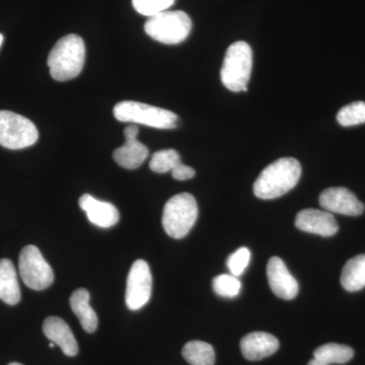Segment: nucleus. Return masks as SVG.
Listing matches in <instances>:
<instances>
[{"label": "nucleus", "mask_w": 365, "mask_h": 365, "mask_svg": "<svg viewBox=\"0 0 365 365\" xmlns=\"http://www.w3.org/2000/svg\"><path fill=\"white\" fill-rule=\"evenodd\" d=\"M267 277L271 290L282 299H294L299 294V283L288 271L284 262L278 257H272L267 264Z\"/></svg>", "instance_id": "nucleus-13"}, {"label": "nucleus", "mask_w": 365, "mask_h": 365, "mask_svg": "<svg viewBox=\"0 0 365 365\" xmlns=\"http://www.w3.org/2000/svg\"><path fill=\"white\" fill-rule=\"evenodd\" d=\"M295 227L302 232L327 237L335 235L339 230V225L332 213L318 209L299 211L295 217Z\"/></svg>", "instance_id": "nucleus-12"}, {"label": "nucleus", "mask_w": 365, "mask_h": 365, "mask_svg": "<svg viewBox=\"0 0 365 365\" xmlns=\"http://www.w3.org/2000/svg\"><path fill=\"white\" fill-rule=\"evenodd\" d=\"M79 207L85 211L88 220L98 227H114L120 220L119 211L113 204L98 200L90 194L79 198Z\"/></svg>", "instance_id": "nucleus-14"}, {"label": "nucleus", "mask_w": 365, "mask_h": 365, "mask_svg": "<svg viewBox=\"0 0 365 365\" xmlns=\"http://www.w3.org/2000/svg\"><path fill=\"white\" fill-rule=\"evenodd\" d=\"M197 217L198 206L196 199L189 193L177 194L165 203L163 227L170 237L182 239L194 227Z\"/></svg>", "instance_id": "nucleus-5"}, {"label": "nucleus", "mask_w": 365, "mask_h": 365, "mask_svg": "<svg viewBox=\"0 0 365 365\" xmlns=\"http://www.w3.org/2000/svg\"><path fill=\"white\" fill-rule=\"evenodd\" d=\"M43 332L55 345L61 348L62 352L67 356H76L78 352V345L71 329L66 322L58 317H49L43 324Z\"/></svg>", "instance_id": "nucleus-16"}, {"label": "nucleus", "mask_w": 365, "mask_h": 365, "mask_svg": "<svg viewBox=\"0 0 365 365\" xmlns=\"http://www.w3.org/2000/svg\"><path fill=\"white\" fill-rule=\"evenodd\" d=\"M90 292L85 288H79L71 297L72 312L78 317L83 330L93 333L98 328V316L90 304Z\"/></svg>", "instance_id": "nucleus-18"}, {"label": "nucleus", "mask_w": 365, "mask_h": 365, "mask_svg": "<svg viewBox=\"0 0 365 365\" xmlns=\"http://www.w3.org/2000/svg\"><path fill=\"white\" fill-rule=\"evenodd\" d=\"M337 121L344 127L365 123V103L354 102L345 106L338 113Z\"/></svg>", "instance_id": "nucleus-24"}, {"label": "nucleus", "mask_w": 365, "mask_h": 365, "mask_svg": "<svg viewBox=\"0 0 365 365\" xmlns=\"http://www.w3.org/2000/svg\"><path fill=\"white\" fill-rule=\"evenodd\" d=\"M19 270L21 279L31 289L44 290L54 281L51 266L45 260L40 250L32 245L21 250Z\"/></svg>", "instance_id": "nucleus-8"}, {"label": "nucleus", "mask_w": 365, "mask_h": 365, "mask_svg": "<svg viewBox=\"0 0 365 365\" xmlns=\"http://www.w3.org/2000/svg\"><path fill=\"white\" fill-rule=\"evenodd\" d=\"M196 172L193 168L180 163L179 165L172 170V176L178 181H186V180L192 179L195 176Z\"/></svg>", "instance_id": "nucleus-27"}, {"label": "nucleus", "mask_w": 365, "mask_h": 365, "mask_svg": "<svg viewBox=\"0 0 365 365\" xmlns=\"http://www.w3.org/2000/svg\"><path fill=\"white\" fill-rule=\"evenodd\" d=\"M39 132L28 118L11 111H0V145L23 150L37 143Z\"/></svg>", "instance_id": "nucleus-7"}, {"label": "nucleus", "mask_w": 365, "mask_h": 365, "mask_svg": "<svg viewBox=\"0 0 365 365\" xmlns=\"http://www.w3.org/2000/svg\"><path fill=\"white\" fill-rule=\"evenodd\" d=\"M49 346H50V348H53V347H54L55 344H54V343L51 342V343H50Z\"/></svg>", "instance_id": "nucleus-30"}, {"label": "nucleus", "mask_w": 365, "mask_h": 365, "mask_svg": "<svg viewBox=\"0 0 365 365\" xmlns=\"http://www.w3.org/2000/svg\"><path fill=\"white\" fill-rule=\"evenodd\" d=\"M251 261V252L246 247L237 249L228 257L227 265L230 274L234 276H241L248 267Z\"/></svg>", "instance_id": "nucleus-26"}, {"label": "nucleus", "mask_w": 365, "mask_h": 365, "mask_svg": "<svg viewBox=\"0 0 365 365\" xmlns=\"http://www.w3.org/2000/svg\"><path fill=\"white\" fill-rule=\"evenodd\" d=\"M181 162L179 153L175 150H163L153 153L150 163V170L158 174L172 172Z\"/></svg>", "instance_id": "nucleus-22"}, {"label": "nucleus", "mask_w": 365, "mask_h": 365, "mask_svg": "<svg viewBox=\"0 0 365 365\" xmlns=\"http://www.w3.org/2000/svg\"><path fill=\"white\" fill-rule=\"evenodd\" d=\"M354 356V351L347 345L329 343L319 346L314 352V359L307 365L344 364Z\"/></svg>", "instance_id": "nucleus-19"}, {"label": "nucleus", "mask_w": 365, "mask_h": 365, "mask_svg": "<svg viewBox=\"0 0 365 365\" xmlns=\"http://www.w3.org/2000/svg\"><path fill=\"white\" fill-rule=\"evenodd\" d=\"M138 132L135 124L126 127L124 130L125 143L113 153L118 165L124 169L135 170L148 157V148L137 139Z\"/></svg>", "instance_id": "nucleus-11"}, {"label": "nucleus", "mask_w": 365, "mask_h": 365, "mask_svg": "<svg viewBox=\"0 0 365 365\" xmlns=\"http://www.w3.org/2000/svg\"><path fill=\"white\" fill-rule=\"evenodd\" d=\"M319 205L330 213L359 216L364 212V204L350 190L344 187H332L322 192Z\"/></svg>", "instance_id": "nucleus-10"}, {"label": "nucleus", "mask_w": 365, "mask_h": 365, "mask_svg": "<svg viewBox=\"0 0 365 365\" xmlns=\"http://www.w3.org/2000/svg\"><path fill=\"white\" fill-rule=\"evenodd\" d=\"M153 290V276L150 265L136 260L129 271L126 285V304L131 311H138L150 302Z\"/></svg>", "instance_id": "nucleus-9"}, {"label": "nucleus", "mask_w": 365, "mask_h": 365, "mask_svg": "<svg viewBox=\"0 0 365 365\" xmlns=\"http://www.w3.org/2000/svg\"><path fill=\"white\" fill-rule=\"evenodd\" d=\"M279 348V341L271 334L253 332L245 336L241 341V350L245 359L258 361L271 356Z\"/></svg>", "instance_id": "nucleus-15"}, {"label": "nucleus", "mask_w": 365, "mask_h": 365, "mask_svg": "<svg viewBox=\"0 0 365 365\" xmlns=\"http://www.w3.org/2000/svg\"><path fill=\"white\" fill-rule=\"evenodd\" d=\"M86 61V45L78 35L71 34L54 45L48 56L52 78L58 81H71L83 71Z\"/></svg>", "instance_id": "nucleus-2"}, {"label": "nucleus", "mask_w": 365, "mask_h": 365, "mask_svg": "<svg viewBox=\"0 0 365 365\" xmlns=\"http://www.w3.org/2000/svg\"><path fill=\"white\" fill-rule=\"evenodd\" d=\"M182 357L191 365H215V352L212 346L203 341H190L182 347Z\"/></svg>", "instance_id": "nucleus-21"}, {"label": "nucleus", "mask_w": 365, "mask_h": 365, "mask_svg": "<svg viewBox=\"0 0 365 365\" xmlns=\"http://www.w3.org/2000/svg\"><path fill=\"white\" fill-rule=\"evenodd\" d=\"M212 288L216 294L222 297L234 299L241 292L242 283L232 274H222L212 280Z\"/></svg>", "instance_id": "nucleus-23"}, {"label": "nucleus", "mask_w": 365, "mask_h": 365, "mask_svg": "<svg viewBox=\"0 0 365 365\" xmlns=\"http://www.w3.org/2000/svg\"><path fill=\"white\" fill-rule=\"evenodd\" d=\"M341 285L347 292H355L365 287V254L355 256L345 264L341 274Z\"/></svg>", "instance_id": "nucleus-20"}, {"label": "nucleus", "mask_w": 365, "mask_h": 365, "mask_svg": "<svg viewBox=\"0 0 365 365\" xmlns=\"http://www.w3.org/2000/svg\"><path fill=\"white\" fill-rule=\"evenodd\" d=\"M253 68V51L248 43L239 41L227 48L220 71L223 86L239 93L248 91V83Z\"/></svg>", "instance_id": "nucleus-3"}, {"label": "nucleus", "mask_w": 365, "mask_h": 365, "mask_svg": "<svg viewBox=\"0 0 365 365\" xmlns=\"http://www.w3.org/2000/svg\"><path fill=\"white\" fill-rule=\"evenodd\" d=\"M2 43H4V35L0 34V47H1Z\"/></svg>", "instance_id": "nucleus-28"}, {"label": "nucleus", "mask_w": 365, "mask_h": 365, "mask_svg": "<svg viewBox=\"0 0 365 365\" xmlns=\"http://www.w3.org/2000/svg\"><path fill=\"white\" fill-rule=\"evenodd\" d=\"M144 30L158 42L176 45L188 38L192 30V21L184 11H165L148 18Z\"/></svg>", "instance_id": "nucleus-6"}, {"label": "nucleus", "mask_w": 365, "mask_h": 365, "mask_svg": "<svg viewBox=\"0 0 365 365\" xmlns=\"http://www.w3.org/2000/svg\"><path fill=\"white\" fill-rule=\"evenodd\" d=\"M0 299L9 306H14L21 300L18 274L13 262L9 259L0 260Z\"/></svg>", "instance_id": "nucleus-17"}, {"label": "nucleus", "mask_w": 365, "mask_h": 365, "mask_svg": "<svg viewBox=\"0 0 365 365\" xmlns=\"http://www.w3.org/2000/svg\"><path fill=\"white\" fill-rule=\"evenodd\" d=\"M174 4L175 0H132L137 13L148 18L168 11Z\"/></svg>", "instance_id": "nucleus-25"}, {"label": "nucleus", "mask_w": 365, "mask_h": 365, "mask_svg": "<svg viewBox=\"0 0 365 365\" xmlns=\"http://www.w3.org/2000/svg\"><path fill=\"white\" fill-rule=\"evenodd\" d=\"M114 116L124 123L145 125L158 129L176 128L179 123V117L174 112L135 101L118 103L114 108Z\"/></svg>", "instance_id": "nucleus-4"}, {"label": "nucleus", "mask_w": 365, "mask_h": 365, "mask_svg": "<svg viewBox=\"0 0 365 365\" xmlns=\"http://www.w3.org/2000/svg\"><path fill=\"white\" fill-rule=\"evenodd\" d=\"M302 176V165L292 158L275 160L263 170L254 184V194L264 200L278 198L294 188Z\"/></svg>", "instance_id": "nucleus-1"}, {"label": "nucleus", "mask_w": 365, "mask_h": 365, "mask_svg": "<svg viewBox=\"0 0 365 365\" xmlns=\"http://www.w3.org/2000/svg\"><path fill=\"white\" fill-rule=\"evenodd\" d=\"M9 365H24V364H19V362H11V364H9Z\"/></svg>", "instance_id": "nucleus-29"}]
</instances>
